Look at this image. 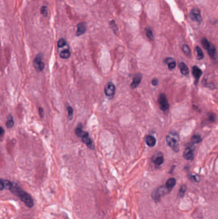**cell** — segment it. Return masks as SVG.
<instances>
[{"label": "cell", "instance_id": "obj_1", "mask_svg": "<svg viewBox=\"0 0 218 219\" xmlns=\"http://www.w3.org/2000/svg\"><path fill=\"white\" fill-rule=\"evenodd\" d=\"M12 193L19 198V199L27 206L28 208L33 206V200L32 197L27 192L21 188L18 184L13 183L12 186L10 189Z\"/></svg>", "mask_w": 218, "mask_h": 219}, {"label": "cell", "instance_id": "obj_2", "mask_svg": "<svg viewBox=\"0 0 218 219\" xmlns=\"http://www.w3.org/2000/svg\"><path fill=\"white\" fill-rule=\"evenodd\" d=\"M166 142L175 152L179 151V136L175 131H171L166 138Z\"/></svg>", "mask_w": 218, "mask_h": 219}, {"label": "cell", "instance_id": "obj_3", "mask_svg": "<svg viewBox=\"0 0 218 219\" xmlns=\"http://www.w3.org/2000/svg\"><path fill=\"white\" fill-rule=\"evenodd\" d=\"M171 192V190H170L169 189L165 186H162L160 187L159 188H157V189L153 191L152 194V199L156 201H159L161 197L164 195V194H167L168 193H170Z\"/></svg>", "mask_w": 218, "mask_h": 219}, {"label": "cell", "instance_id": "obj_4", "mask_svg": "<svg viewBox=\"0 0 218 219\" xmlns=\"http://www.w3.org/2000/svg\"><path fill=\"white\" fill-rule=\"evenodd\" d=\"M189 18L193 21H196L199 24L202 23V18L201 16L200 10L197 8H194L189 13Z\"/></svg>", "mask_w": 218, "mask_h": 219}, {"label": "cell", "instance_id": "obj_5", "mask_svg": "<svg viewBox=\"0 0 218 219\" xmlns=\"http://www.w3.org/2000/svg\"><path fill=\"white\" fill-rule=\"evenodd\" d=\"M33 65L34 68L35 69V70L38 72H40L44 70L45 65L44 63L42 62V56L40 55H38L34 59Z\"/></svg>", "mask_w": 218, "mask_h": 219}, {"label": "cell", "instance_id": "obj_6", "mask_svg": "<svg viewBox=\"0 0 218 219\" xmlns=\"http://www.w3.org/2000/svg\"><path fill=\"white\" fill-rule=\"evenodd\" d=\"M159 108L162 111H165L168 110L170 106L168 101L167 100V97H166V96L164 94H161L159 96Z\"/></svg>", "mask_w": 218, "mask_h": 219}, {"label": "cell", "instance_id": "obj_7", "mask_svg": "<svg viewBox=\"0 0 218 219\" xmlns=\"http://www.w3.org/2000/svg\"><path fill=\"white\" fill-rule=\"evenodd\" d=\"M115 86L112 82H108L104 87V93L106 96L112 97L115 93Z\"/></svg>", "mask_w": 218, "mask_h": 219}, {"label": "cell", "instance_id": "obj_8", "mask_svg": "<svg viewBox=\"0 0 218 219\" xmlns=\"http://www.w3.org/2000/svg\"><path fill=\"white\" fill-rule=\"evenodd\" d=\"M81 140H82L83 142L86 144L90 149H94V148H95L94 147V144H93V141L91 139L90 137L88 132L82 137V138H81Z\"/></svg>", "mask_w": 218, "mask_h": 219}, {"label": "cell", "instance_id": "obj_9", "mask_svg": "<svg viewBox=\"0 0 218 219\" xmlns=\"http://www.w3.org/2000/svg\"><path fill=\"white\" fill-rule=\"evenodd\" d=\"M142 75L138 73V74H136L133 78V80H132V83L131 84V87L132 89H134L136 87H138L139 85L140 84L141 81H142Z\"/></svg>", "mask_w": 218, "mask_h": 219}, {"label": "cell", "instance_id": "obj_10", "mask_svg": "<svg viewBox=\"0 0 218 219\" xmlns=\"http://www.w3.org/2000/svg\"><path fill=\"white\" fill-rule=\"evenodd\" d=\"M87 31L86 25L84 23H80L77 25V30L76 35V36H81L83 35V34Z\"/></svg>", "mask_w": 218, "mask_h": 219}, {"label": "cell", "instance_id": "obj_11", "mask_svg": "<svg viewBox=\"0 0 218 219\" xmlns=\"http://www.w3.org/2000/svg\"><path fill=\"white\" fill-rule=\"evenodd\" d=\"M152 161L156 165L159 166V165H162V164H163L164 157H163V156L162 155V154H161V153L157 154H156V155H154L153 156Z\"/></svg>", "mask_w": 218, "mask_h": 219}, {"label": "cell", "instance_id": "obj_12", "mask_svg": "<svg viewBox=\"0 0 218 219\" xmlns=\"http://www.w3.org/2000/svg\"><path fill=\"white\" fill-rule=\"evenodd\" d=\"M13 183L10 181L9 180L7 179H1V190H9L11 188Z\"/></svg>", "mask_w": 218, "mask_h": 219}, {"label": "cell", "instance_id": "obj_13", "mask_svg": "<svg viewBox=\"0 0 218 219\" xmlns=\"http://www.w3.org/2000/svg\"><path fill=\"white\" fill-rule=\"evenodd\" d=\"M184 157L187 160H193L194 158L193 151L191 148L187 147L184 152Z\"/></svg>", "mask_w": 218, "mask_h": 219}, {"label": "cell", "instance_id": "obj_14", "mask_svg": "<svg viewBox=\"0 0 218 219\" xmlns=\"http://www.w3.org/2000/svg\"><path fill=\"white\" fill-rule=\"evenodd\" d=\"M193 74L196 80V83L198 82L200 76L202 74V71L197 66H194L193 67Z\"/></svg>", "mask_w": 218, "mask_h": 219}, {"label": "cell", "instance_id": "obj_15", "mask_svg": "<svg viewBox=\"0 0 218 219\" xmlns=\"http://www.w3.org/2000/svg\"><path fill=\"white\" fill-rule=\"evenodd\" d=\"M208 51V53L210 56L211 58L212 59H216L217 58V51L215 46L213 44H211L210 47L207 50Z\"/></svg>", "mask_w": 218, "mask_h": 219}, {"label": "cell", "instance_id": "obj_16", "mask_svg": "<svg viewBox=\"0 0 218 219\" xmlns=\"http://www.w3.org/2000/svg\"><path fill=\"white\" fill-rule=\"evenodd\" d=\"M87 131H84L83 130V126L81 124H79V126L76 128L75 130V133L78 137H80L81 139L82 137L87 133Z\"/></svg>", "mask_w": 218, "mask_h": 219}, {"label": "cell", "instance_id": "obj_17", "mask_svg": "<svg viewBox=\"0 0 218 219\" xmlns=\"http://www.w3.org/2000/svg\"><path fill=\"white\" fill-rule=\"evenodd\" d=\"M145 140H146V143L147 145H148L149 147H153V146H155L156 144V139L151 135H148L146 137V139H145Z\"/></svg>", "mask_w": 218, "mask_h": 219}, {"label": "cell", "instance_id": "obj_18", "mask_svg": "<svg viewBox=\"0 0 218 219\" xmlns=\"http://www.w3.org/2000/svg\"><path fill=\"white\" fill-rule=\"evenodd\" d=\"M175 184H176V179L173 178H171L167 180V181H166L165 185L170 190L172 191L173 187L175 186Z\"/></svg>", "mask_w": 218, "mask_h": 219}, {"label": "cell", "instance_id": "obj_19", "mask_svg": "<svg viewBox=\"0 0 218 219\" xmlns=\"http://www.w3.org/2000/svg\"><path fill=\"white\" fill-rule=\"evenodd\" d=\"M179 67H180L181 69V72L183 75H187L189 74V70L188 69V67L187 66L186 64L184 62H181L180 64H179Z\"/></svg>", "mask_w": 218, "mask_h": 219}, {"label": "cell", "instance_id": "obj_20", "mask_svg": "<svg viewBox=\"0 0 218 219\" xmlns=\"http://www.w3.org/2000/svg\"><path fill=\"white\" fill-rule=\"evenodd\" d=\"M166 62L168 63L170 70H173L176 67V62L172 58H167L166 59Z\"/></svg>", "mask_w": 218, "mask_h": 219}, {"label": "cell", "instance_id": "obj_21", "mask_svg": "<svg viewBox=\"0 0 218 219\" xmlns=\"http://www.w3.org/2000/svg\"><path fill=\"white\" fill-rule=\"evenodd\" d=\"M145 34H146V35L149 40L150 41L154 40V36H153V32L152 31V29L150 28H147L145 29Z\"/></svg>", "mask_w": 218, "mask_h": 219}, {"label": "cell", "instance_id": "obj_22", "mask_svg": "<svg viewBox=\"0 0 218 219\" xmlns=\"http://www.w3.org/2000/svg\"><path fill=\"white\" fill-rule=\"evenodd\" d=\"M70 57V51L69 49H64L61 51L60 57L63 59L69 58Z\"/></svg>", "mask_w": 218, "mask_h": 219}, {"label": "cell", "instance_id": "obj_23", "mask_svg": "<svg viewBox=\"0 0 218 219\" xmlns=\"http://www.w3.org/2000/svg\"><path fill=\"white\" fill-rule=\"evenodd\" d=\"M196 58L198 60H202L203 58V53L200 48V47L196 46Z\"/></svg>", "mask_w": 218, "mask_h": 219}, {"label": "cell", "instance_id": "obj_24", "mask_svg": "<svg viewBox=\"0 0 218 219\" xmlns=\"http://www.w3.org/2000/svg\"><path fill=\"white\" fill-rule=\"evenodd\" d=\"M202 46L203 47V48L207 50V49L209 48V47H210L211 43L209 42L206 38H203L202 40Z\"/></svg>", "mask_w": 218, "mask_h": 219}, {"label": "cell", "instance_id": "obj_25", "mask_svg": "<svg viewBox=\"0 0 218 219\" xmlns=\"http://www.w3.org/2000/svg\"><path fill=\"white\" fill-rule=\"evenodd\" d=\"M182 51L184 54L187 56V57H190L191 56V49L186 44H184L182 46Z\"/></svg>", "mask_w": 218, "mask_h": 219}, {"label": "cell", "instance_id": "obj_26", "mask_svg": "<svg viewBox=\"0 0 218 219\" xmlns=\"http://www.w3.org/2000/svg\"><path fill=\"white\" fill-rule=\"evenodd\" d=\"M202 141V139L200 137V136H199V135H195L192 136V138H191V142L193 144H198V143L201 142Z\"/></svg>", "mask_w": 218, "mask_h": 219}, {"label": "cell", "instance_id": "obj_27", "mask_svg": "<svg viewBox=\"0 0 218 219\" xmlns=\"http://www.w3.org/2000/svg\"><path fill=\"white\" fill-rule=\"evenodd\" d=\"M14 121H13V119L12 117V116L10 115L9 118L8 119L7 121L6 122V126L8 128H12L13 126H14Z\"/></svg>", "mask_w": 218, "mask_h": 219}, {"label": "cell", "instance_id": "obj_28", "mask_svg": "<svg viewBox=\"0 0 218 219\" xmlns=\"http://www.w3.org/2000/svg\"><path fill=\"white\" fill-rule=\"evenodd\" d=\"M186 190H187V187L185 185V184H183V185L181 187L180 190H179V192H178L179 196H180L181 197H183L184 195L185 194Z\"/></svg>", "mask_w": 218, "mask_h": 219}, {"label": "cell", "instance_id": "obj_29", "mask_svg": "<svg viewBox=\"0 0 218 219\" xmlns=\"http://www.w3.org/2000/svg\"><path fill=\"white\" fill-rule=\"evenodd\" d=\"M67 111H68L67 117H68V119L70 120V119H72V116H73V108H72L71 106H67Z\"/></svg>", "mask_w": 218, "mask_h": 219}, {"label": "cell", "instance_id": "obj_30", "mask_svg": "<svg viewBox=\"0 0 218 219\" xmlns=\"http://www.w3.org/2000/svg\"><path fill=\"white\" fill-rule=\"evenodd\" d=\"M110 27H111V28H112V29L113 30V32H114L115 33H117V32L118 31V27H117V24L115 23V21H114V20H112V21H111V22H110Z\"/></svg>", "mask_w": 218, "mask_h": 219}, {"label": "cell", "instance_id": "obj_31", "mask_svg": "<svg viewBox=\"0 0 218 219\" xmlns=\"http://www.w3.org/2000/svg\"><path fill=\"white\" fill-rule=\"evenodd\" d=\"M67 44V42L65 38H60L58 42V46L59 48H62Z\"/></svg>", "mask_w": 218, "mask_h": 219}, {"label": "cell", "instance_id": "obj_32", "mask_svg": "<svg viewBox=\"0 0 218 219\" xmlns=\"http://www.w3.org/2000/svg\"><path fill=\"white\" fill-rule=\"evenodd\" d=\"M40 13L43 15L44 16L48 15V8L46 6H43L40 9Z\"/></svg>", "mask_w": 218, "mask_h": 219}, {"label": "cell", "instance_id": "obj_33", "mask_svg": "<svg viewBox=\"0 0 218 219\" xmlns=\"http://www.w3.org/2000/svg\"><path fill=\"white\" fill-rule=\"evenodd\" d=\"M216 117L214 114H212V113L208 114V119L210 120L211 122H214L216 121Z\"/></svg>", "mask_w": 218, "mask_h": 219}, {"label": "cell", "instance_id": "obj_34", "mask_svg": "<svg viewBox=\"0 0 218 219\" xmlns=\"http://www.w3.org/2000/svg\"><path fill=\"white\" fill-rule=\"evenodd\" d=\"M190 178H191V179L195 180V181H196V182L199 181V178H198V177L197 176V175H195V176H194V175H191Z\"/></svg>", "mask_w": 218, "mask_h": 219}, {"label": "cell", "instance_id": "obj_35", "mask_svg": "<svg viewBox=\"0 0 218 219\" xmlns=\"http://www.w3.org/2000/svg\"><path fill=\"white\" fill-rule=\"evenodd\" d=\"M39 114L40 115L41 117H44V110L42 108H39Z\"/></svg>", "mask_w": 218, "mask_h": 219}, {"label": "cell", "instance_id": "obj_36", "mask_svg": "<svg viewBox=\"0 0 218 219\" xmlns=\"http://www.w3.org/2000/svg\"><path fill=\"white\" fill-rule=\"evenodd\" d=\"M158 82H159V81H158V80H157V79H153V80L152 81V85H153V86H156V85H157Z\"/></svg>", "mask_w": 218, "mask_h": 219}, {"label": "cell", "instance_id": "obj_37", "mask_svg": "<svg viewBox=\"0 0 218 219\" xmlns=\"http://www.w3.org/2000/svg\"><path fill=\"white\" fill-rule=\"evenodd\" d=\"M3 134H4V130H3V127H1V136H3Z\"/></svg>", "mask_w": 218, "mask_h": 219}]
</instances>
